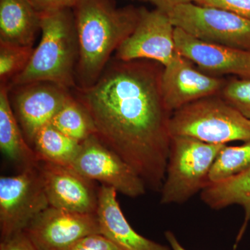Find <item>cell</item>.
<instances>
[{
    "label": "cell",
    "instance_id": "obj_22",
    "mask_svg": "<svg viewBox=\"0 0 250 250\" xmlns=\"http://www.w3.org/2000/svg\"><path fill=\"white\" fill-rule=\"evenodd\" d=\"M33 47L0 42V80L6 84L21 73L29 63Z\"/></svg>",
    "mask_w": 250,
    "mask_h": 250
},
{
    "label": "cell",
    "instance_id": "obj_10",
    "mask_svg": "<svg viewBox=\"0 0 250 250\" xmlns=\"http://www.w3.org/2000/svg\"><path fill=\"white\" fill-rule=\"evenodd\" d=\"M24 232L37 250H65L83 237L100 233L96 213H81L49 207Z\"/></svg>",
    "mask_w": 250,
    "mask_h": 250
},
{
    "label": "cell",
    "instance_id": "obj_2",
    "mask_svg": "<svg viewBox=\"0 0 250 250\" xmlns=\"http://www.w3.org/2000/svg\"><path fill=\"white\" fill-rule=\"evenodd\" d=\"M79 56L77 86L93 85L108 65L112 53L136 29L141 9L116 8L110 0H78L75 7Z\"/></svg>",
    "mask_w": 250,
    "mask_h": 250
},
{
    "label": "cell",
    "instance_id": "obj_20",
    "mask_svg": "<svg viewBox=\"0 0 250 250\" xmlns=\"http://www.w3.org/2000/svg\"><path fill=\"white\" fill-rule=\"evenodd\" d=\"M51 124L80 143L95 135V126L89 113L73 95L54 116Z\"/></svg>",
    "mask_w": 250,
    "mask_h": 250
},
{
    "label": "cell",
    "instance_id": "obj_6",
    "mask_svg": "<svg viewBox=\"0 0 250 250\" xmlns=\"http://www.w3.org/2000/svg\"><path fill=\"white\" fill-rule=\"evenodd\" d=\"M174 27L199 40L250 51V21L219 8L188 3L167 11Z\"/></svg>",
    "mask_w": 250,
    "mask_h": 250
},
{
    "label": "cell",
    "instance_id": "obj_29",
    "mask_svg": "<svg viewBox=\"0 0 250 250\" xmlns=\"http://www.w3.org/2000/svg\"><path fill=\"white\" fill-rule=\"evenodd\" d=\"M165 236L172 250H187L180 244V243L172 231H166Z\"/></svg>",
    "mask_w": 250,
    "mask_h": 250
},
{
    "label": "cell",
    "instance_id": "obj_19",
    "mask_svg": "<svg viewBox=\"0 0 250 250\" xmlns=\"http://www.w3.org/2000/svg\"><path fill=\"white\" fill-rule=\"evenodd\" d=\"M81 143L49 123L38 131L32 146L41 161L71 167L80 152Z\"/></svg>",
    "mask_w": 250,
    "mask_h": 250
},
{
    "label": "cell",
    "instance_id": "obj_14",
    "mask_svg": "<svg viewBox=\"0 0 250 250\" xmlns=\"http://www.w3.org/2000/svg\"><path fill=\"white\" fill-rule=\"evenodd\" d=\"M174 36L177 52L205 73L250 78V51L205 42L177 27Z\"/></svg>",
    "mask_w": 250,
    "mask_h": 250
},
{
    "label": "cell",
    "instance_id": "obj_13",
    "mask_svg": "<svg viewBox=\"0 0 250 250\" xmlns=\"http://www.w3.org/2000/svg\"><path fill=\"white\" fill-rule=\"evenodd\" d=\"M16 88V118L24 137L32 146L38 131L51 123L72 95L67 88L50 82H36Z\"/></svg>",
    "mask_w": 250,
    "mask_h": 250
},
{
    "label": "cell",
    "instance_id": "obj_7",
    "mask_svg": "<svg viewBox=\"0 0 250 250\" xmlns=\"http://www.w3.org/2000/svg\"><path fill=\"white\" fill-rule=\"evenodd\" d=\"M49 207L39 166L24 169L16 175L1 177V241L24 231L29 224Z\"/></svg>",
    "mask_w": 250,
    "mask_h": 250
},
{
    "label": "cell",
    "instance_id": "obj_4",
    "mask_svg": "<svg viewBox=\"0 0 250 250\" xmlns=\"http://www.w3.org/2000/svg\"><path fill=\"white\" fill-rule=\"evenodd\" d=\"M171 136L194 138L211 144L250 141V119L220 95L192 102L172 112Z\"/></svg>",
    "mask_w": 250,
    "mask_h": 250
},
{
    "label": "cell",
    "instance_id": "obj_5",
    "mask_svg": "<svg viewBox=\"0 0 250 250\" xmlns=\"http://www.w3.org/2000/svg\"><path fill=\"white\" fill-rule=\"evenodd\" d=\"M226 145L211 144L188 137L171 138L161 205L183 204L207 187L219 153Z\"/></svg>",
    "mask_w": 250,
    "mask_h": 250
},
{
    "label": "cell",
    "instance_id": "obj_16",
    "mask_svg": "<svg viewBox=\"0 0 250 250\" xmlns=\"http://www.w3.org/2000/svg\"><path fill=\"white\" fill-rule=\"evenodd\" d=\"M41 14L29 0H0V42L33 47Z\"/></svg>",
    "mask_w": 250,
    "mask_h": 250
},
{
    "label": "cell",
    "instance_id": "obj_26",
    "mask_svg": "<svg viewBox=\"0 0 250 250\" xmlns=\"http://www.w3.org/2000/svg\"><path fill=\"white\" fill-rule=\"evenodd\" d=\"M34 9L40 13L51 12L57 10L75 7L78 0H29Z\"/></svg>",
    "mask_w": 250,
    "mask_h": 250
},
{
    "label": "cell",
    "instance_id": "obj_23",
    "mask_svg": "<svg viewBox=\"0 0 250 250\" xmlns=\"http://www.w3.org/2000/svg\"><path fill=\"white\" fill-rule=\"evenodd\" d=\"M220 95L250 119V78L233 77L227 80Z\"/></svg>",
    "mask_w": 250,
    "mask_h": 250
},
{
    "label": "cell",
    "instance_id": "obj_17",
    "mask_svg": "<svg viewBox=\"0 0 250 250\" xmlns=\"http://www.w3.org/2000/svg\"><path fill=\"white\" fill-rule=\"evenodd\" d=\"M7 85L0 86V148L8 159L21 167V170L37 167L40 159L28 144L9 98Z\"/></svg>",
    "mask_w": 250,
    "mask_h": 250
},
{
    "label": "cell",
    "instance_id": "obj_21",
    "mask_svg": "<svg viewBox=\"0 0 250 250\" xmlns=\"http://www.w3.org/2000/svg\"><path fill=\"white\" fill-rule=\"evenodd\" d=\"M250 167V141L238 146L228 145L219 153L208 176V184L223 182Z\"/></svg>",
    "mask_w": 250,
    "mask_h": 250
},
{
    "label": "cell",
    "instance_id": "obj_1",
    "mask_svg": "<svg viewBox=\"0 0 250 250\" xmlns=\"http://www.w3.org/2000/svg\"><path fill=\"white\" fill-rule=\"evenodd\" d=\"M164 67L153 61L116 59L93 85L74 88L93 121L95 136L156 192L165 179L172 138V113L161 90Z\"/></svg>",
    "mask_w": 250,
    "mask_h": 250
},
{
    "label": "cell",
    "instance_id": "obj_24",
    "mask_svg": "<svg viewBox=\"0 0 250 250\" xmlns=\"http://www.w3.org/2000/svg\"><path fill=\"white\" fill-rule=\"evenodd\" d=\"M195 3L227 10L250 21V0H196Z\"/></svg>",
    "mask_w": 250,
    "mask_h": 250
},
{
    "label": "cell",
    "instance_id": "obj_15",
    "mask_svg": "<svg viewBox=\"0 0 250 250\" xmlns=\"http://www.w3.org/2000/svg\"><path fill=\"white\" fill-rule=\"evenodd\" d=\"M117 192L107 186L99 188L96 215L100 233L121 250H170L135 231L123 214Z\"/></svg>",
    "mask_w": 250,
    "mask_h": 250
},
{
    "label": "cell",
    "instance_id": "obj_8",
    "mask_svg": "<svg viewBox=\"0 0 250 250\" xmlns=\"http://www.w3.org/2000/svg\"><path fill=\"white\" fill-rule=\"evenodd\" d=\"M71 167L85 178L132 198L145 195L147 189L132 167L95 135L81 143Z\"/></svg>",
    "mask_w": 250,
    "mask_h": 250
},
{
    "label": "cell",
    "instance_id": "obj_28",
    "mask_svg": "<svg viewBox=\"0 0 250 250\" xmlns=\"http://www.w3.org/2000/svg\"><path fill=\"white\" fill-rule=\"evenodd\" d=\"M146 1H149L155 5L156 9L167 13L172 8L178 5L195 2L196 0H146Z\"/></svg>",
    "mask_w": 250,
    "mask_h": 250
},
{
    "label": "cell",
    "instance_id": "obj_18",
    "mask_svg": "<svg viewBox=\"0 0 250 250\" xmlns=\"http://www.w3.org/2000/svg\"><path fill=\"white\" fill-rule=\"evenodd\" d=\"M200 195L202 202L213 209L241 206L245 211V220L238 236L239 241L250 220V167L223 182L208 184Z\"/></svg>",
    "mask_w": 250,
    "mask_h": 250
},
{
    "label": "cell",
    "instance_id": "obj_25",
    "mask_svg": "<svg viewBox=\"0 0 250 250\" xmlns=\"http://www.w3.org/2000/svg\"><path fill=\"white\" fill-rule=\"evenodd\" d=\"M65 250H121L101 233L83 237Z\"/></svg>",
    "mask_w": 250,
    "mask_h": 250
},
{
    "label": "cell",
    "instance_id": "obj_12",
    "mask_svg": "<svg viewBox=\"0 0 250 250\" xmlns=\"http://www.w3.org/2000/svg\"><path fill=\"white\" fill-rule=\"evenodd\" d=\"M41 178L49 206L81 213H96L98 189L72 167L41 161Z\"/></svg>",
    "mask_w": 250,
    "mask_h": 250
},
{
    "label": "cell",
    "instance_id": "obj_3",
    "mask_svg": "<svg viewBox=\"0 0 250 250\" xmlns=\"http://www.w3.org/2000/svg\"><path fill=\"white\" fill-rule=\"evenodd\" d=\"M40 29L41 41L29 63L8 88L36 82H50L68 90L75 88L79 49L74 14L70 9L41 14Z\"/></svg>",
    "mask_w": 250,
    "mask_h": 250
},
{
    "label": "cell",
    "instance_id": "obj_27",
    "mask_svg": "<svg viewBox=\"0 0 250 250\" xmlns=\"http://www.w3.org/2000/svg\"><path fill=\"white\" fill-rule=\"evenodd\" d=\"M0 250H37L26 233H18L11 238L1 241Z\"/></svg>",
    "mask_w": 250,
    "mask_h": 250
},
{
    "label": "cell",
    "instance_id": "obj_11",
    "mask_svg": "<svg viewBox=\"0 0 250 250\" xmlns=\"http://www.w3.org/2000/svg\"><path fill=\"white\" fill-rule=\"evenodd\" d=\"M227 80L202 71L177 52L164 67L161 90L166 106L173 112L188 104L220 95Z\"/></svg>",
    "mask_w": 250,
    "mask_h": 250
},
{
    "label": "cell",
    "instance_id": "obj_9",
    "mask_svg": "<svg viewBox=\"0 0 250 250\" xmlns=\"http://www.w3.org/2000/svg\"><path fill=\"white\" fill-rule=\"evenodd\" d=\"M174 26L167 13L141 9L136 29L116 50V59L129 62L149 60L168 65L177 53Z\"/></svg>",
    "mask_w": 250,
    "mask_h": 250
}]
</instances>
